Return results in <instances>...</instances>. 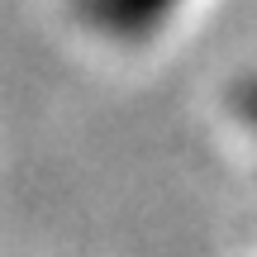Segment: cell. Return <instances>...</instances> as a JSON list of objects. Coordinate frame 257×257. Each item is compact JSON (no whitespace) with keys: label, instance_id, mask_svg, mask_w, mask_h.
Segmentation results:
<instances>
[{"label":"cell","instance_id":"7a4b0ae2","mask_svg":"<svg viewBox=\"0 0 257 257\" xmlns=\"http://www.w3.org/2000/svg\"><path fill=\"white\" fill-rule=\"evenodd\" d=\"M238 110H243V114H248V119L257 124V81H248V86L238 91Z\"/></svg>","mask_w":257,"mask_h":257},{"label":"cell","instance_id":"6da1fadb","mask_svg":"<svg viewBox=\"0 0 257 257\" xmlns=\"http://www.w3.org/2000/svg\"><path fill=\"white\" fill-rule=\"evenodd\" d=\"M176 0H86V15L105 29V34L119 38H138L148 29H157L167 15H172Z\"/></svg>","mask_w":257,"mask_h":257}]
</instances>
